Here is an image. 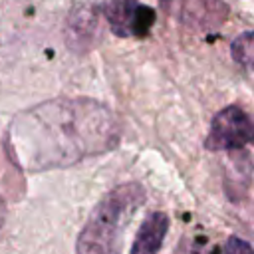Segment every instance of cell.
I'll list each match as a JSON object with an SVG mask.
<instances>
[{
  "instance_id": "cell-1",
  "label": "cell",
  "mask_w": 254,
  "mask_h": 254,
  "mask_svg": "<svg viewBox=\"0 0 254 254\" xmlns=\"http://www.w3.org/2000/svg\"><path fill=\"white\" fill-rule=\"evenodd\" d=\"M12 137L40 147V157H48L50 149H58L60 137H65L73 157H81L109 149L117 131L109 109L91 99H52L20 113Z\"/></svg>"
},
{
  "instance_id": "cell-2",
  "label": "cell",
  "mask_w": 254,
  "mask_h": 254,
  "mask_svg": "<svg viewBox=\"0 0 254 254\" xmlns=\"http://www.w3.org/2000/svg\"><path fill=\"white\" fill-rule=\"evenodd\" d=\"M143 202V189L135 183L107 192L91 210L77 236V254H119L121 228L129 212Z\"/></svg>"
},
{
  "instance_id": "cell-3",
  "label": "cell",
  "mask_w": 254,
  "mask_h": 254,
  "mask_svg": "<svg viewBox=\"0 0 254 254\" xmlns=\"http://www.w3.org/2000/svg\"><path fill=\"white\" fill-rule=\"evenodd\" d=\"M248 143H254V121L240 107H224L212 117L204 141L208 151H232Z\"/></svg>"
},
{
  "instance_id": "cell-4",
  "label": "cell",
  "mask_w": 254,
  "mask_h": 254,
  "mask_svg": "<svg viewBox=\"0 0 254 254\" xmlns=\"http://www.w3.org/2000/svg\"><path fill=\"white\" fill-rule=\"evenodd\" d=\"M161 8L177 18L181 24L196 32L218 30L226 16L228 6L222 0H159Z\"/></svg>"
},
{
  "instance_id": "cell-5",
  "label": "cell",
  "mask_w": 254,
  "mask_h": 254,
  "mask_svg": "<svg viewBox=\"0 0 254 254\" xmlns=\"http://www.w3.org/2000/svg\"><path fill=\"white\" fill-rule=\"evenodd\" d=\"M103 14L113 34L121 38L147 36V32L155 24V12L139 0H111L103 8Z\"/></svg>"
},
{
  "instance_id": "cell-6",
  "label": "cell",
  "mask_w": 254,
  "mask_h": 254,
  "mask_svg": "<svg viewBox=\"0 0 254 254\" xmlns=\"http://www.w3.org/2000/svg\"><path fill=\"white\" fill-rule=\"evenodd\" d=\"M169 230V216L161 210L151 212L141 222L131 246V254H157Z\"/></svg>"
},
{
  "instance_id": "cell-7",
  "label": "cell",
  "mask_w": 254,
  "mask_h": 254,
  "mask_svg": "<svg viewBox=\"0 0 254 254\" xmlns=\"http://www.w3.org/2000/svg\"><path fill=\"white\" fill-rule=\"evenodd\" d=\"M230 50H232V58L238 64L248 65V67H254V30L240 34L232 42Z\"/></svg>"
},
{
  "instance_id": "cell-8",
  "label": "cell",
  "mask_w": 254,
  "mask_h": 254,
  "mask_svg": "<svg viewBox=\"0 0 254 254\" xmlns=\"http://www.w3.org/2000/svg\"><path fill=\"white\" fill-rule=\"evenodd\" d=\"M224 254H254L252 246L238 236H230L224 244Z\"/></svg>"
}]
</instances>
